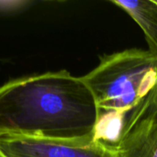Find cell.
Instances as JSON below:
<instances>
[{
	"label": "cell",
	"mask_w": 157,
	"mask_h": 157,
	"mask_svg": "<svg viewBox=\"0 0 157 157\" xmlns=\"http://www.w3.org/2000/svg\"><path fill=\"white\" fill-rule=\"evenodd\" d=\"M100 111L81 77L65 70L0 86V138L58 141L98 138Z\"/></svg>",
	"instance_id": "obj_1"
},
{
	"label": "cell",
	"mask_w": 157,
	"mask_h": 157,
	"mask_svg": "<svg viewBox=\"0 0 157 157\" xmlns=\"http://www.w3.org/2000/svg\"><path fill=\"white\" fill-rule=\"evenodd\" d=\"M81 78L92 92L100 112L121 118L155 87L157 56L141 49L104 55L99 64Z\"/></svg>",
	"instance_id": "obj_2"
},
{
	"label": "cell",
	"mask_w": 157,
	"mask_h": 157,
	"mask_svg": "<svg viewBox=\"0 0 157 157\" xmlns=\"http://www.w3.org/2000/svg\"><path fill=\"white\" fill-rule=\"evenodd\" d=\"M0 150L6 157H118L113 144L96 138L58 141L28 137H1Z\"/></svg>",
	"instance_id": "obj_3"
},
{
	"label": "cell",
	"mask_w": 157,
	"mask_h": 157,
	"mask_svg": "<svg viewBox=\"0 0 157 157\" xmlns=\"http://www.w3.org/2000/svg\"><path fill=\"white\" fill-rule=\"evenodd\" d=\"M113 146L118 157H157V102L153 89L130 111Z\"/></svg>",
	"instance_id": "obj_4"
},
{
	"label": "cell",
	"mask_w": 157,
	"mask_h": 157,
	"mask_svg": "<svg viewBox=\"0 0 157 157\" xmlns=\"http://www.w3.org/2000/svg\"><path fill=\"white\" fill-rule=\"evenodd\" d=\"M122 8L143 29L149 45V52L157 56L156 0H112Z\"/></svg>",
	"instance_id": "obj_5"
},
{
	"label": "cell",
	"mask_w": 157,
	"mask_h": 157,
	"mask_svg": "<svg viewBox=\"0 0 157 157\" xmlns=\"http://www.w3.org/2000/svg\"><path fill=\"white\" fill-rule=\"evenodd\" d=\"M35 4L36 2L31 0H0V15H17Z\"/></svg>",
	"instance_id": "obj_6"
},
{
	"label": "cell",
	"mask_w": 157,
	"mask_h": 157,
	"mask_svg": "<svg viewBox=\"0 0 157 157\" xmlns=\"http://www.w3.org/2000/svg\"><path fill=\"white\" fill-rule=\"evenodd\" d=\"M153 92H154V97H155V100H156V102H157V78H156L155 86V87L153 88Z\"/></svg>",
	"instance_id": "obj_7"
},
{
	"label": "cell",
	"mask_w": 157,
	"mask_h": 157,
	"mask_svg": "<svg viewBox=\"0 0 157 157\" xmlns=\"http://www.w3.org/2000/svg\"><path fill=\"white\" fill-rule=\"evenodd\" d=\"M0 157H6L5 155V154H4L1 150H0Z\"/></svg>",
	"instance_id": "obj_8"
}]
</instances>
